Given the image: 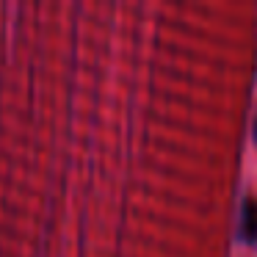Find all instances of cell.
Listing matches in <instances>:
<instances>
[{"label": "cell", "instance_id": "obj_2", "mask_svg": "<svg viewBox=\"0 0 257 257\" xmlns=\"http://www.w3.org/2000/svg\"><path fill=\"white\" fill-rule=\"evenodd\" d=\"M251 130H254V144H257V116H254V127Z\"/></svg>", "mask_w": 257, "mask_h": 257}, {"label": "cell", "instance_id": "obj_1", "mask_svg": "<svg viewBox=\"0 0 257 257\" xmlns=\"http://www.w3.org/2000/svg\"><path fill=\"white\" fill-rule=\"evenodd\" d=\"M240 235L246 240H254L257 238V202L254 199H246L243 202V221H240Z\"/></svg>", "mask_w": 257, "mask_h": 257}]
</instances>
